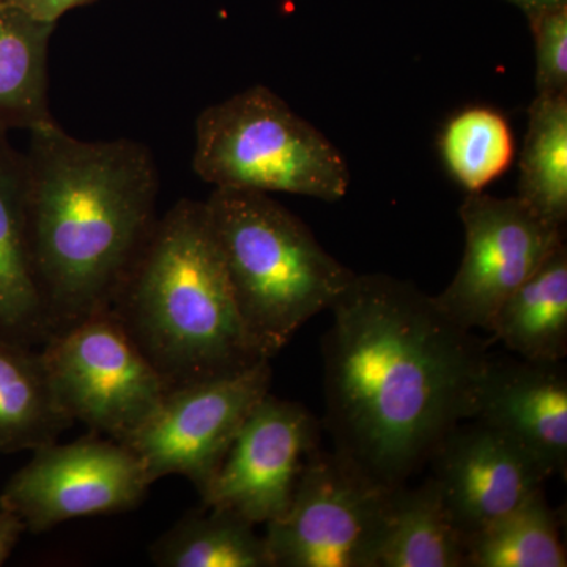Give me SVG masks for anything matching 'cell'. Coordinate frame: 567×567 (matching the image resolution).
Listing matches in <instances>:
<instances>
[{"label": "cell", "mask_w": 567, "mask_h": 567, "mask_svg": "<svg viewBox=\"0 0 567 567\" xmlns=\"http://www.w3.org/2000/svg\"><path fill=\"white\" fill-rule=\"evenodd\" d=\"M151 486L140 458L115 440L54 442L33 450L0 494V506L28 532L43 533L73 518L133 509Z\"/></svg>", "instance_id": "cell-10"}, {"label": "cell", "mask_w": 567, "mask_h": 567, "mask_svg": "<svg viewBox=\"0 0 567 567\" xmlns=\"http://www.w3.org/2000/svg\"><path fill=\"white\" fill-rule=\"evenodd\" d=\"M0 336L32 347L51 336L29 249L24 153L9 132H0Z\"/></svg>", "instance_id": "cell-14"}, {"label": "cell", "mask_w": 567, "mask_h": 567, "mask_svg": "<svg viewBox=\"0 0 567 567\" xmlns=\"http://www.w3.org/2000/svg\"><path fill=\"white\" fill-rule=\"evenodd\" d=\"M54 22L0 3V132L52 122L48 100V50Z\"/></svg>", "instance_id": "cell-17"}, {"label": "cell", "mask_w": 567, "mask_h": 567, "mask_svg": "<svg viewBox=\"0 0 567 567\" xmlns=\"http://www.w3.org/2000/svg\"><path fill=\"white\" fill-rule=\"evenodd\" d=\"M472 420L516 440L550 476H566L567 375L563 361L488 358Z\"/></svg>", "instance_id": "cell-13"}, {"label": "cell", "mask_w": 567, "mask_h": 567, "mask_svg": "<svg viewBox=\"0 0 567 567\" xmlns=\"http://www.w3.org/2000/svg\"><path fill=\"white\" fill-rule=\"evenodd\" d=\"M442 153L447 169L466 192H484L513 163V132L499 112L470 107L447 122Z\"/></svg>", "instance_id": "cell-22"}, {"label": "cell", "mask_w": 567, "mask_h": 567, "mask_svg": "<svg viewBox=\"0 0 567 567\" xmlns=\"http://www.w3.org/2000/svg\"><path fill=\"white\" fill-rule=\"evenodd\" d=\"M24 532H28L24 522L17 514L0 506V566L6 565Z\"/></svg>", "instance_id": "cell-25"}, {"label": "cell", "mask_w": 567, "mask_h": 567, "mask_svg": "<svg viewBox=\"0 0 567 567\" xmlns=\"http://www.w3.org/2000/svg\"><path fill=\"white\" fill-rule=\"evenodd\" d=\"M468 567H566L559 525L543 488L465 537Z\"/></svg>", "instance_id": "cell-20"}, {"label": "cell", "mask_w": 567, "mask_h": 567, "mask_svg": "<svg viewBox=\"0 0 567 567\" xmlns=\"http://www.w3.org/2000/svg\"><path fill=\"white\" fill-rule=\"evenodd\" d=\"M323 338L334 454L395 488L456 425L472 421L486 347L434 297L393 276L354 275Z\"/></svg>", "instance_id": "cell-1"}, {"label": "cell", "mask_w": 567, "mask_h": 567, "mask_svg": "<svg viewBox=\"0 0 567 567\" xmlns=\"http://www.w3.org/2000/svg\"><path fill=\"white\" fill-rule=\"evenodd\" d=\"M178 522L151 548L153 565L162 567H274L265 537L248 520L212 509Z\"/></svg>", "instance_id": "cell-21"}, {"label": "cell", "mask_w": 567, "mask_h": 567, "mask_svg": "<svg viewBox=\"0 0 567 567\" xmlns=\"http://www.w3.org/2000/svg\"><path fill=\"white\" fill-rule=\"evenodd\" d=\"M111 311L167 390L262 361L238 315L205 203L183 199L155 223Z\"/></svg>", "instance_id": "cell-3"}, {"label": "cell", "mask_w": 567, "mask_h": 567, "mask_svg": "<svg viewBox=\"0 0 567 567\" xmlns=\"http://www.w3.org/2000/svg\"><path fill=\"white\" fill-rule=\"evenodd\" d=\"M40 352L55 401L71 423L118 443L169 391L111 309L50 336Z\"/></svg>", "instance_id": "cell-6"}, {"label": "cell", "mask_w": 567, "mask_h": 567, "mask_svg": "<svg viewBox=\"0 0 567 567\" xmlns=\"http://www.w3.org/2000/svg\"><path fill=\"white\" fill-rule=\"evenodd\" d=\"M205 208L249 344L271 361L357 274L270 194L215 188Z\"/></svg>", "instance_id": "cell-4"}, {"label": "cell", "mask_w": 567, "mask_h": 567, "mask_svg": "<svg viewBox=\"0 0 567 567\" xmlns=\"http://www.w3.org/2000/svg\"><path fill=\"white\" fill-rule=\"evenodd\" d=\"M29 136L25 223L52 336L111 309L158 221L159 177L141 142L82 141L55 121Z\"/></svg>", "instance_id": "cell-2"}, {"label": "cell", "mask_w": 567, "mask_h": 567, "mask_svg": "<svg viewBox=\"0 0 567 567\" xmlns=\"http://www.w3.org/2000/svg\"><path fill=\"white\" fill-rule=\"evenodd\" d=\"M509 2L520 7L529 18L535 17V14L540 13V11L554 9V7L561 6V3H567L566 0H509Z\"/></svg>", "instance_id": "cell-26"}, {"label": "cell", "mask_w": 567, "mask_h": 567, "mask_svg": "<svg viewBox=\"0 0 567 567\" xmlns=\"http://www.w3.org/2000/svg\"><path fill=\"white\" fill-rule=\"evenodd\" d=\"M319 423L303 405L268 393L235 436L200 496L212 509L252 525L282 516L308 458L319 450Z\"/></svg>", "instance_id": "cell-11"}, {"label": "cell", "mask_w": 567, "mask_h": 567, "mask_svg": "<svg viewBox=\"0 0 567 567\" xmlns=\"http://www.w3.org/2000/svg\"><path fill=\"white\" fill-rule=\"evenodd\" d=\"M429 461L447 511L465 537L505 516L550 477L516 440L480 423L451 429Z\"/></svg>", "instance_id": "cell-12"}, {"label": "cell", "mask_w": 567, "mask_h": 567, "mask_svg": "<svg viewBox=\"0 0 567 567\" xmlns=\"http://www.w3.org/2000/svg\"><path fill=\"white\" fill-rule=\"evenodd\" d=\"M517 199L537 218L567 221V93L536 95L520 158Z\"/></svg>", "instance_id": "cell-19"}, {"label": "cell", "mask_w": 567, "mask_h": 567, "mask_svg": "<svg viewBox=\"0 0 567 567\" xmlns=\"http://www.w3.org/2000/svg\"><path fill=\"white\" fill-rule=\"evenodd\" d=\"M71 424L52 393L41 352L0 336V454L50 445Z\"/></svg>", "instance_id": "cell-18"}, {"label": "cell", "mask_w": 567, "mask_h": 567, "mask_svg": "<svg viewBox=\"0 0 567 567\" xmlns=\"http://www.w3.org/2000/svg\"><path fill=\"white\" fill-rule=\"evenodd\" d=\"M91 2H95V0H3L2 3L18 7L37 20L58 24L66 11Z\"/></svg>", "instance_id": "cell-24"}, {"label": "cell", "mask_w": 567, "mask_h": 567, "mask_svg": "<svg viewBox=\"0 0 567 567\" xmlns=\"http://www.w3.org/2000/svg\"><path fill=\"white\" fill-rule=\"evenodd\" d=\"M2 2H3V0H0V3H2Z\"/></svg>", "instance_id": "cell-27"}, {"label": "cell", "mask_w": 567, "mask_h": 567, "mask_svg": "<svg viewBox=\"0 0 567 567\" xmlns=\"http://www.w3.org/2000/svg\"><path fill=\"white\" fill-rule=\"evenodd\" d=\"M529 20L536 44V95L567 93V3Z\"/></svg>", "instance_id": "cell-23"}, {"label": "cell", "mask_w": 567, "mask_h": 567, "mask_svg": "<svg viewBox=\"0 0 567 567\" xmlns=\"http://www.w3.org/2000/svg\"><path fill=\"white\" fill-rule=\"evenodd\" d=\"M465 251L435 303L465 330L491 333L499 308L563 244V229L537 218L516 197L468 193L461 205Z\"/></svg>", "instance_id": "cell-9"}, {"label": "cell", "mask_w": 567, "mask_h": 567, "mask_svg": "<svg viewBox=\"0 0 567 567\" xmlns=\"http://www.w3.org/2000/svg\"><path fill=\"white\" fill-rule=\"evenodd\" d=\"M379 567H465V536L434 477L391 492Z\"/></svg>", "instance_id": "cell-16"}, {"label": "cell", "mask_w": 567, "mask_h": 567, "mask_svg": "<svg viewBox=\"0 0 567 567\" xmlns=\"http://www.w3.org/2000/svg\"><path fill=\"white\" fill-rule=\"evenodd\" d=\"M194 141L193 171L215 188L327 203L349 193L350 171L339 148L265 85L205 107Z\"/></svg>", "instance_id": "cell-5"}, {"label": "cell", "mask_w": 567, "mask_h": 567, "mask_svg": "<svg viewBox=\"0 0 567 567\" xmlns=\"http://www.w3.org/2000/svg\"><path fill=\"white\" fill-rule=\"evenodd\" d=\"M271 375L270 361L262 360L234 374L173 388L121 443L140 458L148 483L181 475L203 494L246 417L270 393Z\"/></svg>", "instance_id": "cell-8"}, {"label": "cell", "mask_w": 567, "mask_h": 567, "mask_svg": "<svg viewBox=\"0 0 567 567\" xmlns=\"http://www.w3.org/2000/svg\"><path fill=\"white\" fill-rule=\"evenodd\" d=\"M391 492L334 453L317 450L286 513L267 525L271 565L379 567Z\"/></svg>", "instance_id": "cell-7"}, {"label": "cell", "mask_w": 567, "mask_h": 567, "mask_svg": "<svg viewBox=\"0 0 567 567\" xmlns=\"http://www.w3.org/2000/svg\"><path fill=\"white\" fill-rule=\"evenodd\" d=\"M491 333L528 361L561 363L567 354L565 241L499 308Z\"/></svg>", "instance_id": "cell-15"}]
</instances>
